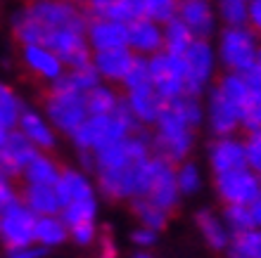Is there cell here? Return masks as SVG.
Masks as SVG:
<instances>
[{"label": "cell", "instance_id": "cell-1", "mask_svg": "<svg viewBox=\"0 0 261 258\" xmlns=\"http://www.w3.org/2000/svg\"><path fill=\"white\" fill-rule=\"evenodd\" d=\"M88 14L81 0H27L10 17V31L19 45L45 43L62 28H86Z\"/></svg>", "mask_w": 261, "mask_h": 258}, {"label": "cell", "instance_id": "cell-2", "mask_svg": "<svg viewBox=\"0 0 261 258\" xmlns=\"http://www.w3.org/2000/svg\"><path fill=\"white\" fill-rule=\"evenodd\" d=\"M138 128H143V126L133 119L126 100H121L117 111H112V114H88L86 121L69 135V140H71L76 152L79 150L97 152L107 147V145L126 137L128 133H133Z\"/></svg>", "mask_w": 261, "mask_h": 258}, {"label": "cell", "instance_id": "cell-3", "mask_svg": "<svg viewBox=\"0 0 261 258\" xmlns=\"http://www.w3.org/2000/svg\"><path fill=\"white\" fill-rule=\"evenodd\" d=\"M214 48L219 57V67L223 71L245 74L254 67L261 54V36L249 24L242 26H221L214 36Z\"/></svg>", "mask_w": 261, "mask_h": 258}, {"label": "cell", "instance_id": "cell-4", "mask_svg": "<svg viewBox=\"0 0 261 258\" xmlns=\"http://www.w3.org/2000/svg\"><path fill=\"white\" fill-rule=\"evenodd\" d=\"M197 140V128L188 126L169 104H164L157 123L152 126V154L171 163L190 159Z\"/></svg>", "mask_w": 261, "mask_h": 258}, {"label": "cell", "instance_id": "cell-5", "mask_svg": "<svg viewBox=\"0 0 261 258\" xmlns=\"http://www.w3.org/2000/svg\"><path fill=\"white\" fill-rule=\"evenodd\" d=\"M43 114L48 116V121L55 126L60 135L69 137L88 116L86 93L50 83L45 95H43Z\"/></svg>", "mask_w": 261, "mask_h": 258}, {"label": "cell", "instance_id": "cell-6", "mask_svg": "<svg viewBox=\"0 0 261 258\" xmlns=\"http://www.w3.org/2000/svg\"><path fill=\"white\" fill-rule=\"evenodd\" d=\"M183 71H186V93L204 97L219 76V57L212 38H195L188 50L180 54Z\"/></svg>", "mask_w": 261, "mask_h": 258}, {"label": "cell", "instance_id": "cell-7", "mask_svg": "<svg viewBox=\"0 0 261 258\" xmlns=\"http://www.w3.org/2000/svg\"><path fill=\"white\" fill-rule=\"evenodd\" d=\"M147 159L138 163H128V166H121V168L97 170L95 173L97 194H102L110 202H130V199L140 197L145 190Z\"/></svg>", "mask_w": 261, "mask_h": 258}, {"label": "cell", "instance_id": "cell-8", "mask_svg": "<svg viewBox=\"0 0 261 258\" xmlns=\"http://www.w3.org/2000/svg\"><path fill=\"white\" fill-rule=\"evenodd\" d=\"M140 197H147L157 206H162L169 213H176L180 206L178 183H176V163L166 161L162 156L152 154L147 159V173H145V190Z\"/></svg>", "mask_w": 261, "mask_h": 258}, {"label": "cell", "instance_id": "cell-9", "mask_svg": "<svg viewBox=\"0 0 261 258\" xmlns=\"http://www.w3.org/2000/svg\"><path fill=\"white\" fill-rule=\"evenodd\" d=\"M147 64H150L152 88L157 90L164 102H171L173 97L186 93V71H183L180 54L159 50L147 57Z\"/></svg>", "mask_w": 261, "mask_h": 258}, {"label": "cell", "instance_id": "cell-10", "mask_svg": "<svg viewBox=\"0 0 261 258\" xmlns=\"http://www.w3.org/2000/svg\"><path fill=\"white\" fill-rule=\"evenodd\" d=\"M204 123L214 137L238 135V130H242V107L212 85L204 95Z\"/></svg>", "mask_w": 261, "mask_h": 258}, {"label": "cell", "instance_id": "cell-11", "mask_svg": "<svg viewBox=\"0 0 261 258\" xmlns=\"http://www.w3.org/2000/svg\"><path fill=\"white\" fill-rule=\"evenodd\" d=\"M214 190L221 204H252L261 197V176L245 166L214 176Z\"/></svg>", "mask_w": 261, "mask_h": 258}, {"label": "cell", "instance_id": "cell-12", "mask_svg": "<svg viewBox=\"0 0 261 258\" xmlns=\"http://www.w3.org/2000/svg\"><path fill=\"white\" fill-rule=\"evenodd\" d=\"M19 62L29 76H34L36 81L45 83V85L55 83L67 71V64L62 62V57L43 43L19 45Z\"/></svg>", "mask_w": 261, "mask_h": 258}, {"label": "cell", "instance_id": "cell-13", "mask_svg": "<svg viewBox=\"0 0 261 258\" xmlns=\"http://www.w3.org/2000/svg\"><path fill=\"white\" fill-rule=\"evenodd\" d=\"M36 220L38 216L24 202L0 211V242L5 244V249L36 242Z\"/></svg>", "mask_w": 261, "mask_h": 258}, {"label": "cell", "instance_id": "cell-14", "mask_svg": "<svg viewBox=\"0 0 261 258\" xmlns=\"http://www.w3.org/2000/svg\"><path fill=\"white\" fill-rule=\"evenodd\" d=\"M206 161L214 176L228 173L235 168H245L247 166V156H245V140L238 135H221L214 137L206 150Z\"/></svg>", "mask_w": 261, "mask_h": 258}, {"label": "cell", "instance_id": "cell-15", "mask_svg": "<svg viewBox=\"0 0 261 258\" xmlns=\"http://www.w3.org/2000/svg\"><path fill=\"white\" fill-rule=\"evenodd\" d=\"M195 38H214L221 28L214 0H180L178 14H176Z\"/></svg>", "mask_w": 261, "mask_h": 258}, {"label": "cell", "instance_id": "cell-16", "mask_svg": "<svg viewBox=\"0 0 261 258\" xmlns=\"http://www.w3.org/2000/svg\"><path fill=\"white\" fill-rule=\"evenodd\" d=\"M38 147L34 142H29V137L21 130H10V135L3 145H0V170L7 173L10 178H21L24 168L29 166V161L38 154Z\"/></svg>", "mask_w": 261, "mask_h": 258}, {"label": "cell", "instance_id": "cell-17", "mask_svg": "<svg viewBox=\"0 0 261 258\" xmlns=\"http://www.w3.org/2000/svg\"><path fill=\"white\" fill-rule=\"evenodd\" d=\"M86 38H88V45L93 52L124 48V45H128V26L124 21L110 19V17H88Z\"/></svg>", "mask_w": 261, "mask_h": 258}, {"label": "cell", "instance_id": "cell-18", "mask_svg": "<svg viewBox=\"0 0 261 258\" xmlns=\"http://www.w3.org/2000/svg\"><path fill=\"white\" fill-rule=\"evenodd\" d=\"M17 130H21L29 137V142H34L41 152H55L60 145V133L55 126L48 121V116L34 107H24L17 123Z\"/></svg>", "mask_w": 261, "mask_h": 258}, {"label": "cell", "instance_id": "cell-19", "mask_svg": "<svg viewBox=\"0 0 261 258\" xmlns=\"http://www.w3.org/2000/svg\"><path fill=\"white\" fill-rule=\"evenodd\" d=\"M133 62H136V52L128 45L93 52V67L97 69L100 78L105 83H112V85H121V81L133 67Z\"/></svg>", "mask_w": 261, "mask_h": 258}, {"label": "cell", "instance_id": "cell-20", "mask_svg": "<svg viewBox=\"0 0 261 258\" xmlns=\"http://www.w3.org/2000/svg\"><path fill=\"white\" fill-rule=\"evenodd\" d=\"M128 48L140 57H150V54L164 50V26L150 17H138L128 21Z\"/></svg>", "mask_w": 261, "mask_h": 258}, {"label": "cell", "instance_id": "cell-21", "mask_svg": "<svg viewBox=\"0 0 261 258\" xmlns=\"http://www.w3.org/2000/svg\"><path fill=\"white\" fill-rule=\"evenodd\" d=\"M124 100L128 104L130 114L143 128H152L157 123L162 109H164V100L159 97V93L152 85H143V88L124 90Z\"/></svg>", "mask_w": 261, "mask_h": 258}, {"label": "cell", "instance_id": "cell-22", "mask_svg": "<svg viewBox=\"0 0 261 258\" xmlns=\"http://www.w3.org/2000/svg\"><path fill=\"white\" fill-rule=\"evenodd\" d=\"M88 17H110L117 21H128L145 17V0H81Z\"/></svg>", "mask_w": 261, "mask_h": 258}, {"label": "cell", "instance_id": "cell-23", "mask_svg": "<svg viewBox=\"0 0 261 258\" xmlns=\"http://www.w3.org/2000/svg\"><path fill=\"white\" fill-rule=\"evenodd\" d=\"M55 190H57V194H60L62 206L97 194V187L93 185V180L88 178V173L81 170L79 166L62 168V173H60V178H57V183H55Z\"/></svg>", "mask_w": 261, "mask_h": 258}, {"label": "cell", "instance_id": "cell-24", "mask_svg": "<svg viewBox=\"0 0 261 258\" xmlns=\"http://www.w3.org/2000/svg\"><path fill=\"white\" fill-rule=\"evenodd\" d=\"M195 225H197L204 244L209 246L212 251H219V253L226 251L233 232L228 230V225H226V220L221 218V213H216V211H212V209H199L197 213H195Z\"/></svg>", "mask_w": 261, "mask_h": 258}, {"label": "cell", "instance_id": "cell-25", "mask_svg": "<svg viewBox=\"0 0 261 258\" xmlns=\"http://www.w3.org/2000/svg\"><path fill=\"white\" fill-rule=\"evenodd\" d=\"M21 202L34 211L36 216H53L62 211V202L57 194L55 185L43 183H24L21 187Z\"/></svg>", "mask_w": 261, "mask_h": 258}, {"label": "cell", "instance_id": "cell-26", "mask_svg": "<svg viewBox=\"0 0 261 258\" xmlns=\"http://www.w3.org/2000/svg\"><path fill=\"white\" fill-rule=\"evenodd\" d=\"M64 242H69V225L60 213L53 216H38L36 220V244L45 246V249H57Z\"/></svg>", "mask_w": 261, "mask_h": 258}, {"label": "cell", "instance_id": "cell-27", "mask_svg": "<svg viewBox=\"0 0 261 258\" xmlns=\"http://www.w3.org/2000/svg\"><path fill=\"white\" fill-rule=\"evenodd\" d=\"M62 173V166L57 161L53 152H38V154L29 161V166L21 173L24 183H43V185H55L57 178Z\"/></svg>", "mask_w": 261, "mask_h": 258}, {"label": "cell", "instance_id": "cell-28", "mask_svg": "<svg viewBox=\"0 0 261 258\" xmlns=\"http://www.w3.org/2000/svg\"><path fill=\"white\" fill-rule=\"evenodd\" d=\"M124 100V93H119L117 85L100 81L95 88H90L86 93V107L88 114H112L117 111V107Z\"/></svg>", "mask_w": 261, "mask_h": 258}, {"label": "cell", "instance_id": "cell-29", "mask_svg": "<svg viewBox=\"0 0 261 258\" xmlns=\"http://www.w3.org/2000/svg\"><path fill=\"white\" fill-rule=\"evenodd\" d=\"M128 204H130V213L136 216L138 223L147 225V227H152V230H157V232L164 230L173 216V213L164 211L162 206H157L154 202H150L147 197H136V199H130Z\"/></svg>", "mask_w": 261, "mask_h": 258}, {"label": "cell", "instance_id": "cell-30", "mask_svg": "<svg viewBox=\"0 0 261 258\" xmlns=\"http://www.w3.org/2000/svg\"><path fill=\"white\" fill-rule=\"evenodd\" d=\"M214 85H216L228 100H233L235 104H240L242 109L249 102V97L254 95L252 88L247 85L245 74H238V71H223V74H219L216 81H214Z\"/></svg>", "mask_w": 261, "mask_h": 258}, {"label": "cell", "instance_id": "cell-31", "mask_svg": "<svg viewBox=\"0 0 261 258\" xmlns=\"http://www.w3.org/2000/svg\"><path fill=\"white\" fill-rule=\"evenodd\" d=\"M226 258H259L261 253V230H245V232H233L230 242L226 246Z\"/></svg>", "mask_w": 261, "mask_h": 258}, {"label": "cell", "instance_id": "cell-32", "mask_svg": "<svg viewBox=\"0 0 261 258\" xmlns=\"http://www.w3.org/2000/svg\"><path fill=\"white\" fill-rule=\"evenodd\" d=\"M166 104H169L188 126H193V128H199V126L204 123V97L183 93V95L173 97L171 102H166Z\"/></svg>", "mask_w": 261, "mask_h": 258}, {"label": "cell", "instance_id": "cell-33", "mask_svg": "<svg viewBox=\"0 0 261 258\" xmlns=\"http://www.w3.org/2000/svg\"><path fill=\"white\" fill-rule=\"evenodd\" d=\"M164 26V50L166 52H173V54H183L188 50V45L195 41L193 31L178 19V17H173V19L164 21L162 24Z\"/></svg>", "mask_w": 261, "mask_h": 258}, {"label": "cell", "instance_id": "cell-34", "mask_svg": "<svg viewBox=\"0 0 261 258\" xmlns=\"http://www.w3.org/2000/svg\"><path fill=\"white\" fill-rule=\"evenodd\" d=\"M221 26H242L249 21V0H214Z\"/></svg>", "mask_w": 261, "mask_h": 258}, {"label": "cell", "instance_id": "cell-35", "mask_svg": "<svg viewBox=\"0 0 261 258\" xmlns=\"http://www.w3.org/2000/svg\"><path fill=\"white\" fill-rule=\"evenodd\" d=\"M176 183H178V190L183 197H195L204 187V178H202V170L197 163L186 159V161L176 163Z\"/></svg>", "mask_w": 261, "mask_h": 258}, {"label": "cell", "instance_id": "cell-36", "mask_svg": "<svg viewBox=\"0 0 261 258\" xmlns=\"http://www.w3.org/2000/svg\"><path fill=\"white\" fill-rule=\"evenodd\" d=\"M21 111H24V102L17 95V90L5 85V83H0V121L5 123L7 128L14 130L17 123H19Z\"/></svg>", "mask_w": 261, "mask_h": 258}, {"label": "cell", "instance_id": "cell-37", "mask_svg": "<svg viewBox=\"0 0 261 258\" xmlns=\"http://www.w3.org/2000/svg\"><path fill=\"white\" fill-rule=\"evenodd\" d=\"M97 194L86 199H79V202H71V204H64L60 216L64 218V223L71 227L76 223H86V220H95L97 218Z\"/></svg>", "mask_w": 261, "mask_h": 258}, {"label": "cell", "instance_id": "cell-38", "mask_svg": "<svg viewBox=\"0 0 261 258\" xmlns=\"http://www.w3.org/2000/svg\"><path fill=\"white\" fill-rule=\"evenodd\" d=\"M221 218L226 220L230 232H245V230H254L256 227L254 213H252V206L249 204H223Z\"/></svg>", "mask_w": 261, "mask_h": 258}, {"label": "cell", "instance_id": "cell-39", "mask_svg": "<svg viewBox=\"0 0 261 258\" xmlns=\"http://www.w3.org/2000/svg\"><path fill=\"white\" fill-rule=\"evenodd\" d=\"M180 0H145V17L164 24L178 14Z\"/></svg>", "mask_w": 261, "mask_h": 258}, {"label": "cell", "instance_id": "cell-40", "mask_svg": "<svg viewBox=\"0 0 261 258\" xmlns=\"http://www.w3.org/2000/svg\"><path fill=\"white\" fill-rule=\"evenodd\" d=\"M97 237H100V227L95 220H86V223H76L69 227V239L76 246H95Z\"/></svg>", "mask_w": 261, "mask_h": 258}, {"label": "cell", "instance_id": "cell-41", "mask_svg": "<svg viewBox=\"0 0 261 258\" xmlns=\"http://www.w3.org/2000/svg\"><path fill=\"white\" fill-rule=\"evenodd\" d=\"M245 156H247V166L254 173L261 176V130H249L245 133Z\"/></svg>", "mask_w": 261, "mask_h": 258}, {"label": "cell", "instance_id": "cell-42", "mask_svg": "<svg viewBox=\"0 0 261 258\" xmlns=\"http://www.w3.org/2000/svg\"><path fill=\"white\" fill-rule=\"evenodd\" d=\"M242 130H261V95H252L242 109Z\"/></svg>", "mask_w": 261, "mask_h": 258}, {"label": "cell", "instance_id": "cell-43", "mask_svg": "<svg viewBox=\"0 0 261 258\" xmlns=\"http://www.w3.org/2000/svg\"><path fill=\"white\" fill-rule=\"evenodd\" d=\"M17 202H21V190H17L14 185V178H10L7 173L0 170V211L10 209Z\"/></svg>", "mask_w": 261, "mask_h": 258}, {"label": "cell", "instance_id": "cell-44", "mask_svg": "<svg viewBox=\"0 0 261 258\" xmlns=\"http://www.w3.org/2000/svg\"><path fill=\"white\" fill-rule=\"evenodd\" d=\"M45 253H48V249H45V246H41V244H36V242L5 249V256L7 258H43Z\"/></svg>", "mask_w": 261, "mask_h": 258}, {"label": "cell", "instance_id": "cell-45", "mask_svg": "<svg viewBox=\"0 0 261 258\" xmlns=\"http://www.w3.org/2000/svg\"><path fill=\"white\" fill-rule=\"evenodd\" d=\"M95 246H97V258H117V244H114L110 227L100 230V237H97Z\"/></svg>", "mask_w": 261, "mask_h": 258}, {"label": "cell", "instance_id": "cell-46", "mask_svg": "<svg viewBox=\"0 0 261 258\" xmlns=\"http://www.w3.org/2000/svg\"><path fill=\"white\" fill-rule=\"evenodd\" d=\"M157 230H152V227H147V225H138L136 230L130 232V242L136 246H140V249H150L154 242H157Z\"/></svg>", "mask_w": 261, "mask_h": 258}, {"label": "cell", "instance_id": "cell-47", "mask_svg": "<svg viewBox=\"0 0 261 258\" xmlns=\"http://www.w3.org/2000/svg\"><path fill=\"white\" fill-rule=\"evenodd\" d=\"M76 166L81 170H86V173H93L95 176V152L90 150H79L76 152Z\"/></svg>", "mask_w": 261, "mask_h": 258}, {"label": "cell", "instance_id": "cell-48", "mask_svg": "<svg viewBox=\"0 0 261 258\" xmlns=\"http://www.w3.org/2000/svg\"><path fill=\"white\" fill-rule=\"evenodd\" d=\"M245 78H247V85L252 88V93L261 95V60L245 71Z\"/></svg>", "mask_w": 261, "mask_h": 258}, {"label": "cell", "instance_id": "cell-49", "mask_svg": "<svg viewBox=\"0 0 261 258\" xmlns=\"http://www.w3.org/2000/svg\"><path fill=\"white\" fill-rule=\"evenodd\" d=\"M249 26L261 36V0H249Z\"/></svg>", "mask_w": 261, "mask_h": 258}, {"label": "cell", "instance_id": "cell-50", "mask_svg": "<svg viewBox=\"0 0 261 258\" xmlns=\"http://www.w3.org/2000/svg\"><path fill=\"white\" fill-rule=\"evenodd\" d=\"M252 213H254V220H256V227H261V197H256L254 202H252Z\"/></svg>", "mask_w": 261, "mask_h": 258}, {"label": "cell", "instance_id": "cell-51", "mask_svg": "<svg viewBox=\"0 0 261 258\" xmlns=\"http://www.w3.org/2000/svg\"><path fill=\"white\" fill-rule=\"evenodd\" d=\"M10 130H12V128H7L5 123L0 121V145H3V142L7 140V135H10Z\"/></svg>", "mask_w": 261, "mask_h": 258}, {"label": "cell", "instance_id": "cell-52", "mask_svg": "<svg viewBox=\"0 0 261 258\" xmlns=\"http://www.w3.org/2000/svg\"><path fill=\"white\" fill-rule=\"evenodd\" d=\"M133 258H152L150 253H138V256H133Z\"/></svg>", "mask_w": 261, "mask_h": 258}, {"label": "cell", "instance_id": "cell-53", "mask_svg": "<svg viewBox=\"0 0 261 258\" xmlns=\"http://www.w3.org/2000/svg\"><path fill=\"white\" fill-rule=\"evenodd\" d=\"M259 60H261V54H259Z\"/></svg>", "mask_w": 261, "mask_h": 258}, {"label": "cell", "instance_id": "cell-54", "mask_svg": "<svg viewBox=\"0 0 261 258\" xmlns=\"http://www.w3.org/2000/svg\"><path fill=\"white\" fill-rule=\"evenodd\" d=\"M259 258H261V253H259Z\"/></svg>", "mask_w": 261, "mask_h": 258}, {"label": "cell", "instance_id": "cell-55", "mask_svg": "<svg viewBox=\"0 0 261 258\" xmlns=\"http://www.w3.org/2000/svg\"><path fill=\"white\" fill-rule=\"evenodd\" d=\"M259 230H261V227H259Z\"/></svg>", "mask_w": 261, "mask_h": 258}]
</instances>
